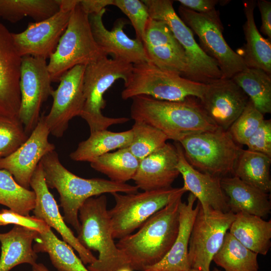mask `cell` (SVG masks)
Here are the masks:
<instances>
[{
	"label": "cell",
	"instance_id": "1",
	"mask_svg": "<svg viewBox=\"0 0 271 271\" xmlns=\"http://www.w3.org/2000/svg\"><path fill=\"white\" fill-rule=\"evenodd\" d=\"M131 99V118L158 128L168 140L178 142L187 136L218 127L207 115L199 99L194 97L174 101L145 95Z\"/></svg>",
	"mask_w": 271,
	"mask_h": 271
},
{
	"label": "cell",
	"instance_id": "2",
	"mask_svg": "<svg viewBox=\"0 0 271 271\" xmlns=\"http://www.w3.org/2000/svg\"><path fill=\"white\" fill-rule=\"evenodd\" d=\"M44 177L49 188L55 189L60 195L64 221L78 232L80 229L79 210L89 198L105 193H134L136 185L118 183L102 178L85 179L67 170L61 163L57 153L54 151L41 160Z\"/></svg>",
	"mask_w": 271,
	"mask_h": 271
},
{
	"label": "cell",
	"instance_id": "3",
	"mask_svg": "<svg viewBox=\"0 0 271 271\" xmlns=\"http://www.w3.org/2000/svg\"><path fill=\"white\" fill-rule=\"evenodd\" d=\"M182 197L158 211L138 231L116 243L126 258L130 268L143 271L160 261L171 249L179 226V206Z\"/></svg>",
	"mask_w": 271,
	"mask_h": 271
},
{
	"label": "cell",
	"instance_id": "4",
	"mask_svg": "<svg viewBox=\"0 0 271 271\" xmlns=\"http://www.w3.org/2000/svg\"><path fill=\"white\" fill-rule=\"evenodd\" d=\"M107 206V197L102 194L87 199L79 210L80 226L76 237L86 249L98 253L96 260L87 266L89 271H117L129 267L114 241Z\"/></svg>",
	"mask_w": 271,
	"mask_h": 271
},
{
	"label": "cell",
	"instance_id": "5",
	"mask_svg": "<svg viewBox=\"0 0 271 271\" xmlns=\"http://www.w3.org/2000/svg\"><path fill=\"white\" fill-rule=\"evenodd\" d=\"M132 65L104 56L85 66L83 77L85 100L79 116L88 124L90 133L129 121V119L125 117L104 116L101 110L106 105L104 98L105 92L117 80L125 81L131 73Z\"/></svg>",
	"mask_w": 271,
	"mask_h": 271
},
{
	"label": "cell",
	"instance_id": "6",
	"mask_svg": "<svg viewBox=\"0 0 271 271\" xmlns=\"http://www.w3.org/2000/svg\"><path fill=\"white\" fill-rule=\"evenodd\" d=\"M206 84L191 80L180 74L162 69L149 61L132 65L124 81L121 96L127 100L145 95L166 101H182L189 97L200 99Z\"/></svg>",
	"mask_w": 271,
	"mask_h": 271
},
{
	"label": "cell",
	"instance_id": "7",
	"mask_svg": "<svg viewBox=\"0 0 271 271\" xmlns=\"http://www.w3.org/2000/svg\"><path fill=\"white\" fill-rule=\"evenodd\" d=\"M178 142L192 167L221 178L233 175L242 150L228 130L219 127L187 136Z\"/></svg>",
	"mask_w": 271,
	"mask_h": 271
},
{
	"label": "cell",
	"instance_id": "8",
	"mask_svg": "<svg viewBox=\"0 0 271 271\" xmlns=\"http://www.w3.org/2000/svg\"><path fill=\"white\" fill-rule=\"evenodd\" d=\"M79 3L73 9L67 27L49 57L47 67L52 82H59L64 73L75 66H86L107 56L96 43L89 16Z\"/></svg>",
	"mask_w": 271,
	"mask_h": 271
},
{
	"label": "cell",
	"instance_id": "9",
	"mask_svg": "<svg viewBox=\"0 0 271 271\" xmlns=\"http://www.w3.org/2000/svg\"><path fill=\"white\" fill-rule=\"evenodd\" d=\"M186 192L173 188L124 194L113 193L115 204L108 210L114 239L133 233L151 216Z\"/></svg>",
	"mask_w": 271,
	"mask_h": 271
},
{
	"label": "cell",
	"instance_id": "10",
	"mask_svg": "<svg viewBox=\"0 0 271 271\" xmlns=\"http://www.w3.org/2000/svg\"><path fill=\"white\" fill-rule=\"evenodd\" d=\"M151 19L163 22L184 49L189 66L188 79L208 84L222 78L216 61L209 56L195 40L192 31L176 13L173 1L142 0Z\"/></svg>",
	"mask_w": 271,
	"mask_h": 271
},
{
	"label": "cell",
	"instance_id": "11",
	"mask_svg": "<svg viewBox=\"0 0 271 271\" xmlns=\"http://www.w3.org/2000/svg\"><path fill=\"white\" fill-rule=\"evenodd\" d=\"M179 14L184 23L198 36L203 50L216 61L222 78H232L246 68L241 57L225 40L223 25L216 10L201 14L180 6Z\"/></svg>",
	"mask_w": 271,
	"mask_h": 271
},
{
	"label": "cell",
	"instance_id": "12",
	"mask_svg": "<svg viewBox=\"0 0 271 271\" xmlns=\"http://www.w3.org/2000/svg\"><path fill=\"white\" fill-rule=\"evenodd\" d=\"M235 217L226 212L210 209L204 212L199 203L189 242L188 258L190 268L210 271V266Z\"/></svg>",
	"mask_w": 271,
	"mask_h": 271
},
{
	"label": "cell",
	"instance_id": "13",
	"mask_svg": "<svg viewBox=\"0 0 271 271\" xmlns=\"http://www.w3.org/2000/svg\"><path fill=\"white\" fill-rule=\"evenodd\" d=\"M46 59L31 56L22 57L19 118L29 136L36 126L43 103L53 89Z\"/></svg>",
	"mask_w": 271,
	"mask_h": 271
},
{
	"label": "cell",
	"instance_id": "14",
	"mask_svg": "<svg viewBox=\"0 0 271 271\" xmlns=\"http://www.w3.org/2000/svg\"><path fill=\"white\" fill-rule=\"evenodd\" d=\"M85 67L78 65L67 71L60 78L57 88L51 93L53 104L44 118L50 133L56 137L63 136L69 121L79 116L83 109Z\"/></svg>",
	"mask_w": 271,
	"mask_h": 271
},
{
	"label": "cell",
	"instance_id": "15",
	"mask_svg": "<svg viewBox=\"0 0 271 271\" xmlns=\"http://www.w3.org/2000/svg\"><path fill=\"white\" fill-rule=\"evenodd\" d=\"M73 9L60 6L59 11L49 18L29 23L26 29L21 33H12L19 54L22 57L49 58L67 27Z\"/></svg>",
	"mask_w": 271,
	"mask_h": 271
},
{
	"label": "cell",
	"instance_id": "16",
	"mask_svg": "<svg viewBox=\"0 0 271 271\" xmlns=\"http://www.w3.org/2000/svg\"><path fill=\"white\" fill-rule=\"evenodd\" d=\"M218 127L228 130L246 106L249 98L233 80L221 78L206 84L199 99Z\"/></svg>",
	"mask_w": 271,
	"mask_h": 271
},
{
	"label": "cell",
	"instance_id": "17",
	"mask_svg": "<svg viewBox=\"0 0 271 271\" xmlns=\"http://www.w3.org/2000/svg\"><path fill=\"white\" fill-rule=\"evenodd\" d=\"M50 133L43 115L27 140L12 154L0 159V169L9 172L19 184L29 189L39 163L45 155L55 151V145L48 140Z\"/></svg>",
	"mask_w": 271,
	"mask_h": 271
},
{
	"label": "cell",
	"instance_id": "18",
	"mask_svg": "<svg viewBox=\"0 0 271 271\" xmlns=\"http://www.w3.org/2000/svg\"><path fill=\"white\" fill-rule=\"evenodd\" d=\"M143 43L149 62L188 78L189 66L185 51L166 24L150 18Z\"/></svg>",
	"mask_w": 271,
	"mask_h": 271
},
{
	"label": "cell",
	"instance_id": "19",
	"mask_svg": "<svg viewBox=\"0 0 271 271\" xmlns=\"http://www.w3.org/2000/svg\"><path fill=\"white\" fill-rule=\"evenodd\" d=\"M30 186L36 194L35 205L32 210L34 216L54 228L61 235L63 240L78 252L84 264L94 262L97 257L80 243L61 215L57 202L46 183L41 162L31 178Z\"/></svg>",
	"mask_w": 271,
	"mask_h": 271
},
{
	"label": "cell",
	"instance_id": "20",
	"mask_svg": "<svg viewBox=\"0 0 271 271\" xmlns=\"http://www.w3.org/2000/svg\"><path fill=\"white\" fill-rule=\"evenodd\" d=\"M21 61L12 33L0 22V115L19 118Z\"/></svg>",
	"mask_w": 271,
	"mask_h": 271
},
{
	"label": "cell",
	"instance_id": "21",
	"mask_svg": "<svg viewBox=\"0 0 271 271\" xmlns=\"http://www.w3.org/2000/svg\"><path fill=\"white\" fill-rule=\"evenodd\" d=\"M105 9L99 13L89 16V24L94 39L107 56L132 64L149 61L143 43L138 39L129 38L124 32L127 24L122 18L117 19L111 30H108L103 22Z\"/></svg>",
	"mask_w": 271,
	"mask_h": 271
},
{
	"label": "cell",
	"instance_id": "22",
	"mask_svg": "<svg viewBox=\"0 0 271 271\" xmlns=\"http://www.w3.org/2000/svg\"><path fill=\"white\" fill-rule=\"evenodd\" d=\"M178 154L177 169L182 176L186 191L198 199L204 212L210 209L229 211L228 198L221 185V178L205 174L194 169L186 160L180 143L174 144Z\"/></svg>",
	"mask_w": 271,
	"mask_h": 271
},
{
	"label": "cell",
	"instance_id": "23",
	"mask_svg": "<svg viewBox=\"0 0 271 271\" xmlns=\"http://www.w3.org/2000/svg\"><path fill=\"white\" fill-rule=\"evenodd\" d=\"M178 152L175 145L167 143L163 147L140 161L132 180L143 191L171 187L180 175L177 169Z\"/></svg>",
	"mask_w": 271,
	"mask_h": 271
},
{
	"label": "cell",
	"instance_id": "24",
	"mask_svg": "<svg viewBox=\"0 0 271 271\" xmlns=\"http://www.w3.org/2000/svg\"><path fill=\"white\" fill-rule=\"evenodd\" d=\"M196 198L189 193L187 202L179 206V226L176 238L166 255L157 263L145 267L143 271H189L188 252L193 223L199 208V202L194 207Z\"/></svg>",
	"mask_w": 271,
	"mask_h": 271
},
{
	"label": "cell",
	"instance_id": "25",
	"mask_svg": "<svg viewBox=\"0 0 271 271\" xmlns=\"http://www.w3.org/2000/svg\"><path fill=\"white\" fill-rule=\"evenodd\" d=\"M222 188L228 198L229 211L234 214L245 213L260 217L271 212L269 195L231 176L221 179Z\"/></svg>",
	"mask_w": 271,
	"mask_h": 271
},
{
	"label": "cell",
	"instance_id": "26",
	"mask_svg": "<svg viewBox=\"0 0 271 271\" xmlns=\"http://www.w3.org/2000/svg\"><path fill=\"white\" fill-rule=\"evenodd\" d=\"M255 1L243 3L246 21L243 26L246 43L236 52L247 68L260 69L271 75V43L260 34L254 19Z\"/></svg>",
	"mask_w": 271,
	"mask_h": 271
},
{
	"label": "cell",
	"instance_id": "27",
	"mask_svg": "<svg viewBox=\"0 0 271 271\" xmlns=\"http://www.w3.org/2000/svg\"><path fill=\"white\" fill-rule=\"evenodd\" d=\"M38 233L35 230L18 225H14L8 232L0 233V271H10L23 263L32 266L36 263L38 256L33 242Z\"/></svg>",
	"mask_w": 271,
	"mask_h": 271
},
{
	"label": "cell",
	"instance_id": "28",
	"mask_svg": "<svg viewBox=\"0 0 271 271\" xmlns=\"http://www.w3.org/2000/svg\"><path fill=\"white\" fill-rule=\"evenodd\" d=\"M228 232L243 245L257 254L265 255L271 247V221L239 212Z\"/></svg>",
	"mask_w": 271,
	"mask_h": 271
},
{
	"label": "cell",
	"instance_id": "29",
	"mask_svg": "<svg viewBox=\"0 0 271 271\" xmlns=\"http://www.w3.org/2000/svg\"><path fill=\"white\" fill-rule=\"evenodd\" d=\"M133 138L130 129L121 132L107 129L90 133L89 138L79 143L70 154V159L77 162H91L97 158L116 149L128 147Z\"/></svg>",
	"mask_w": 271,
	"mask_h": 271
},
{
	"label": "cell",
	"instance_id": "30",
	"mask_svg": "<svg viewBox=\"0 0 271 271\" xmlns=\"http://www.w3.org/2000/svg\"><path fill=\"white\" fill-rule=\"evenodd\" d=\"M33 249L36 253H47L51 262L58 271H89L73 248L59 239L51 230L38 233Z\"/></svg>",
	"mask_w": 271,
	"mask_h": 271
},
{
	"label": "cell",
	"instance_id": "31",
	"mask_svg": "<svg viewBox=\"0 0 271 271\" xmlns=\"http://www.w3.org/2000/svg\"><path fill=\"white\" fill-rule=\"evenodd\" d=\"M270 165V157L260 153L242 150L233 176L268 194L271 191Z\"/></svg>",
	"mask_w": 271,
	"mask_h": 271
},
{
	"label": "cell",
	"instance_id": "32",
	"mask_svg": "<svg viewBox=\"0 0 271 271\" xmlns=\"http://www.w3.org/2000/svg\"><path fill=\"white\" fill-rule=\"evenodd\" d=\"M263 115L271 112V75L258 68L246 67L231 78Z\"/></svg>",
	"mask_w": 271,
	"mask_h": 271
},
{
	"label": "cell",
	"instance_id": "33",
	"mask_svg": "<svg viewBox=\"0 0 271 271\" xmlns=\"http://www.w3.org/2000/svg\"><path fill=\"white\" fill-rule=\"evenodd\" d=\"M257 255L227 232L213 260L225 271H259Z\"/></svg>",
	"mask_w": 271,
	"mask_h": 271
},
{
	"label": "cell",
	"instance_id": "34",
	"mask_svg": "<svg viewBox=\"0 0 271 271\" xmlns=\"http://www.w3.org/2000/svg\"><path fill=\"white\" fill-rule=\"evenodd\" d=\"M139 163L126 147L106 153L90 163L92 168L106 175L110 180L125 183L132 180Z\"/></svg>",
	"mask_w": 271,
	"mask_h": 271
},
{
	"label": "cell",
	"instance_id": "35",
	"mask_svg": "<svg viewBox=\"0 0 271 271\" xmlns=\"http://www.w3.org/2000/svg\"><path fill=\"white\" fill-rule=\"evenodd\" d=\"M59 10L58 0H0V17L11 23H16L26 16L39 22Z\"/></svg>",
	"mask_w": 271,
	"mask_h": 271
},
{
	"label": "cell",
	"instance_id": "36",
	"mask_svg": "<svg viewBox=\"0 0 271 271\" xmlns=\"http://www.w3.org/2000/svg\"><path fill=\"white\" fill-rule=\"evenodd\" d=\"M34 191L19 184L7 171L0 169V204L24 216H29L35 207Z\"/></svg>",
	"mask_w": 271,
	"mask_h": 271
},
{
	"label": "cell",
	"instance_id": "37",
	"mask_svg": "<svg viewBox=\"0 0 271 271\" xmlns=\"http://www.w3.org/2000/svg\"><path fill=\"white\" fill-rule=\"evenodd\" d=\"M131 129L133 138L127 148L139 161L161 148L168 140L162 131L143 122L134 121Z\"/></svg>",
	"mask_w": 271,
	"mask_h": 271
},
{
	"label": "cell",
	"instance_id": "38",
	"mask_svg": "<svg viewBox=\"0 0 271 271\" xmlns=\"http://www.w3.org/2000/svg\"><path fill=\"white\" fill-rule=\"evenodd\" d=\"M28 138L19 118L0 115V159L14 153Z\"/></svg>",
	"mask_w": 271,
	"mask_h": 271
},
{
	"label": "cell",
	"instance_id": "39",
	"mask_svg": "<svg viewBox=\"0 0 271 271\" xmlns=\"http://www.w3.org/2000/svg\"><path fill=\"white\" fill-rule=\"evenodd\" d=\"M264 119V115L255 107L249 99L246 106L228 131L237 144L245 145Z\"/></svg>",
	"mask_w": 271,
	"mask_h": 271
},
{
	"label": "cell",
	"instance_id": "40",
	"mask_svg": "<svg viewBox=\"0 0 271 271\" xmlns=\"http://www.w3.org/2000/svg\"><path fill=\"white\" fill-rule=\"evenodd\" d=\"M113 6L118 8L127 16L134 28L136 38L143 42L150 19L145 4L140 0H113Z\"/></svg>",
	"mask_w": 271,
	"mask_h": 271
},
{
	"label": "cell",
	"instance_id": "41",
	"mask_svg": "<svg viewBox=\"0 0 271 271\" xmlns=\"http://www.w3.org/2000/svg\"><path fill=\"white\" fill-rule=\"evenodd\" d=\"M18 225L43 232L51 227L44 221L35 216H24L9 209H2L0 212V225Z\"/></svg>",
	"mask_w": 271,
	"mask_h": 271
},
{
	"label": "cell",
	"instance_id": "42",
	"mask_svg": "<svg viewBox=\"0 0 271 271\" xmlns=\"http://www.w3.org/2000/svg\"><path fill=\"white\" fill-rule=\"evenodd\" d=\"M249 151L271 158V120L264 119L245 145Z\"/></svg>",
	"mask_w": 271,
	"mask_h": 271
},
{
	"label": "cell",
	"instance_id": "43",
	"mask_svg": "<svg viewBox=\"0 0 271 271\" xmlns=\"http://www.w3.org/2000/svg\"><path fill=\"white\" fill-rule=\"evenodd\" d=\"M181 6L194 12L208 14L215 10V6L218 3L216 0H178Z\"/></svg>",
	"mask_w": 271,
	"mask_h": 271
},
{
	"label": "cell",
	"instance_id": "44",
	"mask_svg": "<svg viewBox=\"0 0 271 271\" xmlns=\"http://www.w3.org/2000/svg\"><path fill=\"white\" fill-rule=\"evenodd\" d=\"M257 6L261 15L260 31L271 40V2L266 0H258Z\"/></svg>",
	"mask_w": 271,
	"mask_h": 271
},
{
	"label": "cell",
	"instance_id": "45",
	"mask_svg": "<svg viewBox=\"0 0 271 271\" xmlns=\"http://www.w3.org/2000/svg\"><path fill=\"white\" fill-rule=\"evenodd\" d=\"M113 0H80L79 4L88 16L99 13L105 7L113 5Z\"/></svg>",
	"mask_w": 271,
	"mask_h": 271
},
{
	"label": "cell",
	"instance_id": "46",
	"mask_svg": "<svg viewBox=\"0 0 271 271\" xmlns=\"http://www.w3.org/2000/svg\"><path fill=\"white\" fill-rule=\"evenodd\" d=\"M32 271H50L49 269L42 263H36L32 265Z\"/></svg>",
	"mask_w": 271,
	"mask_h": 271
},
{
	"label": "cell",
	"instance_id": "47",
	"mask_svg": "<svg viewBox=\"0 0 271 271\" xmlns=\"http://www.w3.org/2000/svg\"><path fill=\"white\" fill-rule=\"evenodd\" d=\"M117 271H132V270L129 267H122Z\"/></svg>",
	"mask_w": 271,
	"mask_h": 271
},
{
	"label": "cell",
	"instance_id": "48",
	"mask_svg": "<svg viewBox=\"0 0 271 271\" xmlns=\"http://www.w3.org/2000/svg\"><path fill=\"white\" fill-rule=\"evenodd\" d=\"M213 271H221V270L215 267Z\"/></svg>",
	"mask_w": 271,
	"mask_h": 271
},
{
	"label": "cell",
	"instance_id": "49",
	"mask_svg": "<svg viewBox=\"0 0 271 271\" xmlns=\"http://www.w3.org/2000/svg\"><path fill=\"white\" fill-rule=\"evenodd\" d=\"M189 271H199L196 269L190 268Z\"/></svg>",
	"mask_w": 271,
	"mask_h": 271
},
{
	"label": "cell",
	"instance_id": "50",
	"mask_svg": "<svg viewBox=\"0 0 271 271\" xmlns=\"http://www.w3.org/2000/svg\"><path fill=\"white\" fill-rule=\"evenodd\" d=\"M0 212H1V210H0Z\"/></svg>",
	"mask_w": 271,
	"mask_h": 271
}]
</instances>
